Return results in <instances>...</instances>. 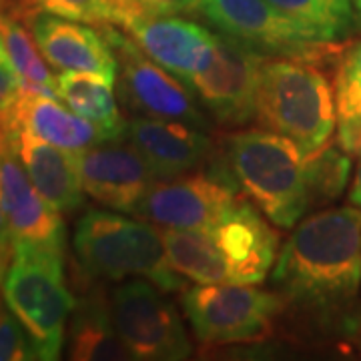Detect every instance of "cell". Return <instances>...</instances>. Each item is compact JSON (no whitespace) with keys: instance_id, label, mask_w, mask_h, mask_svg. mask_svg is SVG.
<instances>
[{"instance_id":"obj_4","label":"cell","mask_w":361,"mask_h":361,"mask_svg":"<svg viewBox=\"0 0 361 361\" xmlns=\"http://www.w3.org/2000/svg\"><path fill=\"white\" fill-rule=\"evenodd\" d=\"M73 247L80 269L90 279H149L165 293L185 289V279L169 261L165 235L147 221L118 211L90 209L75 227Z\"/></svg>"},{"instance_id":"obj_22","label":"cell","mask_w":361,"mask_h":361,"mask_svg":"<svg viewBox=\"0 0 361 361\" xmlns=\"http://www.w3.org/2000/svg\"><path fill=\"white\" fill-rule=\"evenodd\" d=\"M0 39L26 89L59 99V82L28 30L16 0H0Z\"/></svg>"},{"instance_id":"obj_32","label":"cell","mask_w":361,"mask_h":361,"mask_svg":"<svg viewBox=\"0 0 361 361\" xmlns=\"http://www.w3.org/2000/svg\"><path fill=\"white\" fill-rule=\"evenodd\" d=\"M116 13V26L123 25V20L127 18V14L135 8V2L133 0H106Z\"/></svg>"},{"instance_id":"obj_30","label":"cell","mask_w":361,"mask_h":361,"mask_svg":"<svg viewBox=\"0 0 361 361\" xmlns=\"http://www.w3.org/2000/svg\"><path fill=\"white\" fill-rule=\"evenodd\" d=\"M13 253V233H11V225H8V217H6V209H4V201H2V189H0V289H2L4 275H6V271L11 267Z\"/></svg>"},{"instance_id":"obj_24","label":"cell","mask_w":361,"mask_h":361,"mask_svg":"<svg viewBox=\"0 0 361 361\" xmlns=\"http://www.w3.org/2000/svg\"><path fill=\"white\" fill-rule=\"evenodd\" d=\"M301 25L319 32L325 42H337L349 37L355 25L353 0H269Z\"/></svg>"},{"instance_id":"obj_34","label":"cell","mask_w":361,"mask_h":361,"mask_svg":"<svg viewBox=\"0 0 361 361\" xmlns=\"http://www.w3.org/2000/svg\"><path fill=\"white\" fill-rule=\"evenodd\" d=\"M199 2H201V0H197V4H199Z\"/></svg>"},{"instance_id":"obj_26","label":"cell","mask_w":361,"mask_h":361,"mask_svg":"<svg viewBox=\"0 0 361 361\" xmlns=\"http://www.w3.org/2000/svg\"><path fill=\"white\" fill-rule=\"evenodd\" d=\"M23 8L44 11L89 25H115V8L106 0H16Z\"/></svg>"},{"instance_id":"obj_5","label":"cell","mask_w":361,"mask_h":361,"mask_svg":"<svg viewBox=\"0 0 361 361\" xmlns=\"http://www.w3.org/2000/svg\"><path fill=\"white\" fill-rule=\"evenodd\" d=\"M255 121L313 153L336 130L334 89L313 61L267 56L259 75Z\"/></svg>"},{"instance_id":"obj_3","label":"cell","mask_w":361,"mask_h":361,"mask_svg":"<svg viewBox=\"0 0 361 361\" xmlns=\"http://www.w3.org/2000/svg\"><path fill=\"white\" fill-rule=\"evenodd\" d=\"M223 157L239 191L273 225L293 229L311 211L307 153L293 139L273 130H237L223 139Z\"/></svg>"},{"instance_id":"obj_20","label":"cell","mask_w":361,"mask_h":361,"mask_svg":"<svg viewBox=\"0 0 361 361\" xmlns=\"http://www.w3.org/2000/svg\"><path fill=\"white\" fill-rule=\"evenodd\" d=\"M68 360L75 361H127L135 360L116 331L109 299L90 293L77 301L68 334Z\"/></svg>"},{"instance_id":"obj_1","label":"cell","mask_w":361,"mask_h":361,"mask_svg":"<svg viewBox=\"0 0 361 361\" xmlns=\"http://www.w3.org/2000/svg\"><path fill=\"white\" fill-rule=\"evenodd\" d=\"M281 315H329L349 305L361 285V209L336 207L301 219L271 271Z\"/></svg>"},{"instance_id":"obj_14","label":"cell","mask_w":361,"mask_h":361,"mask_svg":"<svg viewBox=\"0 0 361 361\" xmlns=\"http://www.w3.org/2000/svg\"><path fill=\"white\" fill-rule=\"evenodd\" d=\"M0 189L13 233V245H30L66 253V227L61 211L49 203L14 153L0 127Z\"/></svg>"},{"instance_id":"obj_33","label":"cell","mask_w":361,"mask_h":361,"mask_svg":"<svg viewBox=\"0 0 361 361\" xmlns=\"http://www.w3.org/2000/svg\"><path fill=\"white\" fill-rule=\"evenodd\" d=\"M353 8H355V18H357V25L361 28V0H353Z\"/></svg>"},{"instance_id":"obj_16","label":"cell","mask_w":361,"mask_h":361,"mask_svg":"<svg viewBox=\"0 0 361 361\" xmlns=\"http://www.w3.org/2000/svg\"><path fill=\"white\" fill-rule=\"evenodd\" d=\"M127 137L157 180L175 179L217 161V142L209 129L189 123L135 115L127 123Z\"/></svg>"},{"instance_id":"obj_29","label":"cell","mask_w":361,"mask_h":361,"mask_svg":"<svg viewBox=\"0 0 361 361\" xmlns=\"http://www.w3.org/2000/svg\"><path fill=\"white\" fill-rule=\"evenodd\" d=\"M135 6L155 16H179L199 8L197 0H133Z\"/></svg>"},{"instance_id":"obj_17","label":"cell","mask_w":361,"mask_h":361,"mask_svg":"<svg viewBox=\"0 0 361 361\" xmlns=\"http://www.w3.org/2000/svg\"><path fill=\"white\" fill-rule=\"evenodd\" d=\"M20 14L49 65L59 71L97 73L116 80L118 61L103 30L99 32L89 23L44 11L20 8Z\"/></svg>"},{"instance_id":"obj_25","label":"cell","mask_w":361,"mask_h":361,"mask_svg":"<svg viewBox=\"0 0 361 361\" xmlns=\"http://www.w3.org/2000/svg\"><path fill=\"white\" fill-rule=\"evenodd\" d=\"M348 153L341 147L323 145L322 149L307 153V193H310V207L319 209L331 201H336L343 193L349 177Z\"/></svg>"},{"instance_id":"obj_8","label":"cell","mask_w":361,"mask_h":361,"mask_svg":"<svg viewBox=\"0 0 361 361\" xmlns=\"http://www.w3.org/2000/svg\"><path fill=\"white\" fill-rule=\"evenodd\" d=\"M163 293L153 281L137 277L109 295L116 331L135 360L183 361L193 355L179 311Z\"/></svg>"},{"instance_id":"obj_23","label":"cell","mask_w":361,"mask_h":361,"mask_svg":"<svg viewBox=\"0 0 361 361\" xmlns=\"http://www.w3.org/2000/svg\"><path fill=\"white\" fill-rule=\"evenodd\" d=\"M337 145L348 153L361 151V40L339 54L334 77Z\"/></svg>"},{"instance_id":"obj_12","label":"cell","mask_w":361,"mask_h":361,"mask_svg":"<svg viewBox=\"0 0 361 361\" xmlns=\"http://www.w3.org/2000/svg\"><path fill=\"white\" fill-rule=\"evenodd\" d=\"M267 56L241 40L219 35L213 63L189 82V89L215 123L241 129L255 118L259 75Z\"/></svg>"},{"instance_id":"obj_21","label":"cell","mask_w":361,"mask_h":361,"mask_svg":"<svg viewBox=\"0 0 361 361\" xmlns=\"http://www.w3.org/2000/svg\"><path fill=\"white\" fill-rule=\"evenodd\" d=\"M59 82V99L66 106L92 123L103 133L104 141H116L127 137V123L118 109L115 92V80L97 75V73H80V71H63L56 75Z\"/></svg>"},{"instance_id":"obj_9","label":"cell","mask_w":361,"mask_h":361,"mask_svg":"<svg viewBox=\"0 0 361 361\" xmlns=\"http://www.w3.org/2000/svg\"><path fill=\"white\" fill-rule=\"evenodd\" d=\"M197 11L221 35L241 40L263 54L317 61L325 59L334 44L269 0H201Z\"/></svg>"},{"instance_id":"obj_10","label":"cell","mask_w":361,"mask_h":361,"mask_svg":"<svg viewBox=\"0 0 361 361\" xmlns=\"http://www.w3.org/2000/svg\"><path fill=\"white\" fill-rule=\"evenodd\" d=\"M118 61L121 97L135 115L169 118L209 129L211 121L195 103L193 90L167 68L157 65L141 47L115 25L101 26Z\"/></svg>"},{"instance_id":"obj_7","label":"cell","mask_w":361,"mask_h":361,"mask_svg":"<svg viewBox=\"0 0 361 361\" xmlns=\"http://www.w3.org/2000/svg\"><path fill=\"white\" fill-rule=\"evenodd\" d=\"M180 305L201 343L231 345L273 336L283 299L253 285L199 283L183 293Z\"/></svg>"},{"instance_id":"obj_18","label":"cell","mask_w":361,"mask_h":361,"mask_svg":"<svg viewBox=\"0 0 361 361\" xmlns=\"http://www.w3.org/2000/svg\"><path fill=\"white\" fill-rule=\"evenodd\" d=\"M2 129L39 193L61 213H75L80 209L87 193L82 189L75 153L42 141L25 129Z\"/></svg>"},{"instance_id":"obj_28","label":"cell","mask_w":361,"mask_h":361,"mask_svg":"<svg viewBox=\"0 0 361 361\" xmlns=\"http://www.w3.org/2000/svg\"><path fill=\"white\" fill-rule=\"evenodd\" d=\"M25 89L23 80L18 77L8 52L4 49V42L0 39V115L16 101L20 90Z\"/></svg>"},{"instance_id":"obj_15","label":"cell","mask_w":361,"mask_h":361,"mask_svg":"<svg viewBox=\"0 0 361 361\" xmlns=\"http://www.w3.org/2000/svg\"><path fill=\"white\" fill-rule=\"evenodd\" d=\"M75 159L85 193L118 213H135L157 180L141 153L121 139L87 147Z\"/></svg>"},{"instance_id":"obj_2","label":"cell","mask_w":361,"mask_h":361,"mask_svg":"<svg viewBox=\"0 0 361 361\" xmlns=\"http://www.w3.org/2000/svg\"><path fill=\"white\" fill-rule=\"evenodd\" d=\"M169 261L195 283L257 285L271 273L279 235L255 211L249 199H239L223 217L201 229H165Z\"/></svg>"},{"instance_id":"obj_13","label":"cell","mask_w":361,"mask_h":361,"mask_svg":"<svg viewBox=\"0 0 361 361\" xmlns=\"http://www.w3.org/2000/svg\"><path fill=\"white\" fill-rule=\"evenodd\" d=\"M121 28L149 54L157 65L167 68L189 85L213 63L219 35L180 16H155L137 6L127 14Z\"/></svg>"},{"instance_id":"obj_11","label":"cell","mask_w":361,"mask_h":361,"mask_svg":"<svg viewBox=\"0 0 361 361\" xmlns=\"http://www.w3.org/2000/svg\"><path fill=\"white\" fill-rule=\"evenodd\" d=\"M237 183L227 167L199 169L175 179L155 180L133 215L165 229H201L237 205Z\"/></svg>"},{"instance_id":"obj_27","label":"cell","mask_w":361,"mask_h":361,"mask_svg":"<svg viewBox=\"0 0 361 361\" xmlns=\"http://www.w3.org/2000/svg\"><path fill=\"white\" fill-rule=\"evenodd\" d=\"M39 360L37 348L13 311H0V361Z\"/></svg>"},{"instance_id":"obj_19","label":"cell","mask_w":361,"mask_h":361,"mask_svg":"<svg viewBox=\"0 0 361 361\" xmlns=\"http://www.w3.org/2000/svg\"><path fill=\"white\" fill-rule=\"evenodd\" d=\"M0 125L6 129H25L42 141L71 153H78L104 141L103 133L92 123L85 121L71 109H65L54 97L26 87L0 115Z\"/></svg>"},{"instance_id":"obj_6","label":"cell","mask_w":361,"mask_h":361,"mask_svg":"<svg viewBox=\"0 0 361 361\" xmlns=\"http://www.w3.org/2000/svg\"><path fill=\"white\" fill-rule=\"evenodd\" d=\"M2 297L25 325L39 360H59L65 348L66 322L77 305L66 287L65 253L14 245L13 261L2 281Z\"/></svg>"},{"instance_id":"obj_35","label":"cell","mask_w":361,"mask_h":361,"mask_svg":"<svg viewBox=\"0 0 361 361\" xmlns=\"http://www.w3.org/2000/svg\"><path fill=\"white\" fill-rule=\"evenodd\" d=\"M0 311H2V307H0Z\"/></svg>"},{"instance_id":"obj_31","label":"cell","mask_w":361,"mask_h":361,"mask_svg":"<svg viewBox=\"0 0 361 361\" xmlns=\"http://www.w3.org/2000/svg\"><path fill=\"white\" fill-rule=\"evenodd\" d=\"M360 161H357V169H355V177L351 183V189H349V203L361 209V151L357 153Z\"/></svg>"}]
</instances>
